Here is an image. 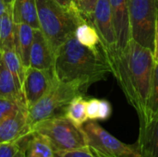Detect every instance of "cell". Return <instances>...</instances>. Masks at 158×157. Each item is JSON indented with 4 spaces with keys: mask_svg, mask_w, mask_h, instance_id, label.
Segmentation results:
<instances>
[{
    "mask_svg": "<svg viewBox=\"0 0 158 157\" xmlns=\"http://www.w3.org/2000/svg\"><path fill=\"white\" fill-rule=\"evenodd\" d=\"M108 64L129 104L137 112L140 130H144L149 123L148 105L156 64L153 51L131 40Z\"/></svg>",
    "mask_w": 158,
    "mask_h": 157,
    "instance_id": "1",
    "label": "cell"
},
{
    "mask_svg": "<svg viewBox=\"0 0 158 157\" xmlns=\"http://www.w3.org/2000/svg\"><path fill=\"white\" fill-rule=\"evenodd\" d=\"M56 79L79 84L85 92L92 84L103 81L111 73L102 47L92 49L80 43L74 35L56 50L53 67Z\"/></svg>",
    "mask_w": 158,
    "mask_h": 157,
    "instance_id": "2",
    "label": "cell"
},
{
    "mask_svg": "<svg viewBox=\"0 0 158 157\" xmlns=\"http://www.w3.org/2000/svg\"><path fill=\"white\" fill-rule=\"evenodd\" d=\"M40 30L55 50L74 35L76 28L87 20L81 11H71L55 0H35Z\"/></svg>",
    "mask_w": 158,
    "mask_h": 157,
    "instance_id": "3",
    "label": "cell"
},
{
    "mask_svg": "<svg viewBox=\"0 0 158 157\" xmlns=\"http://www.w3.org/2000/svg\"><path fill=\"white\" fill-rule=\"evenodd\" d=\"M31 130L44 137L56 153L88 146L81 127L77 126L65 116L38 122L31 127Z\"/></svg>",
    "mask_w": 158,
    "mask_h": 157,
    "instance_id": "4",
    "label": "cell"
},
{
    "mask_svg": "<svg viewBox=\"0 0 158 157\" xmlns=\"http://www.w3.org/2000/svg\"><path fill=\"white\" fill-rule=\"evenodd\" d=\"M84 93L85 91L77 83L63 82L56 80L48 92L28 108L31 126L32 127L36 123L51 118L65 116L66 109L71 100Z\"/></svg>",
    "mask_w": 158,
    "mask_h": 157,
    "instance_id": "5",
    "label": "cell"
},
{
    "mask_svg": "<svg viewBox=\"0 0 158 157\" xmlns=\"http://www.w3.org/2000/svg\"><path fill=\"white\" fill-rule=\"evenodd\" d=\"M157 0H129L131 40L154 52Z\"/></svg>",
    "mask_w": 158,
    "mask_h": 157,
    "instance_id": "6",
    "label": "cell"
},
{
    "mask_svg": "<svg viewBox=\"0 0 158 157\" xmlns=\"http://www.w3.org/2000/svg\"><path fill=\"white\" fill-rule=\"evenodd\" d=\"M81 129L87 145L102 157H142L137 143L127 144L120 142L95 120H87Z\"/></svg>",
    "mask_w": 158,
    "mask_h": 157,
    "instance_id": "7",
    "label": "cell"
},
{
    "mask_svg": "<svg viewBox=\"0 0 158 157\" xmlns=\"http://www.w3.org/2000/svg\"><path fill=\"white\" fill-rule=\"evenodd\" d=\"M95 28L101 42L102 50L109 63L118 55L117 41L109 0H97L89 21Z\"/></svg>",
    "mask_w": 158,
    "mask_h": 157,
    "instance_id": "8",
    "label": "cell"
},
{
    "mask_svg": "<svg viewBox=\"0 0 158 157\" xmlns=\"http://www.w3.org/2000/svg\"><path fill=\"white\" fill-rule=\"evenodd\" d=\"M54 69H38L26 68L22 93L28 108L40 100L56 81Z\"/></svg>",
    "mask_w": 158,
    "mask_h": 157,
    "instance_id": "9",
    "label": "cell"
},
{
    "mask_svg": "<svg viewBox=\"0 0 158 157\" xmlns=\"http://www.w3.org/2000/svg\"><path fill=\"white\" fill-rule=\"evenodd\" d=\"M115 30L118 54L121 53L131 41L129 20V0H109Z\"/></svg>",
    "mask_w": 158,
    "mask_h": 157,
    "instance_id": "10",
    "label": "cell"
},
{
    "mask_svg": "<svg viewBox=\"0 0 158 157\" xmlns=\"http://www.w3.org/2000/svg\"><path fill=\"white\" fill-rule=\"evenodd\" d=\"M56 50L40 29H34L30 50V67L49 69L54 67Z\"/></svg>",
    "mask_w": 158,
    "mask_h": 157,
    "instance_id": "11",
    "label": "cell"
},
{
    "mask_svg": "<svg viewBox=\"0 0 158 157\" xmlns=\"http://www.w3.org/2000/svg\"><path fill=\"white\" fill-rule=\"evenodd\" d=\"M31 131L28 107H22L0 122V143L15 141Z\"/></svg>",
    "mask_w": 158,
    "mask_h": 157,
    "instance_id": "12",
    "label": "cell"
},
{
    "mask_svg": "<svg viewBox=\"0 0 158 157\" xmlns=\"http://www.w3.org/2000/svg\"><path fill=\"white\" fill-rule=\"evenodd\" d=\"M34 29L24 22H14L15 51L25 68L30 67V50L33 39Z\"/></svg>",
    "mask_w": 158,
    "mask_h": 157,
    "instance_id": "13",
    "label": "cell"
},
{
    "mask_svg": "<svg viewBox=\"0 0 158 157\" xmlns=\"http://www.w3.org/2000/svg\"><path fill=\"white\" fill-rule=\"evenodd\" d=\"M12 12L15 23L24 22L33 29H40L35 0H13Z\"/></svg>",
    "mask_w": 158,
    "mask_h": 157,
    "instance_id": "14",
    "label": "cell"
},
{
    "mask_svg": "<svg viewBox=\"0 0 158 157\" xmlns=\"http://www.w3.org/2000/svg\"><path fill=\"white\" fill-rule=\"evenodd\" d=\"M137 143L142 157H158V121L140 130Z\"/></svg>",
    "mask_w": 158,
    "mask_h": 157,
    "instance_id": "15",
    "label": "cell"
},
{
    "mask_svg": "<svg viewBox=\"0 0 158 157\" xmlns=\"http://www.w3.org/2000/svg\"><path fill=\"white\" fill-rule=\"evenodd\" d=\"M0 97L25 101L23 93L18 88L14 78L6 67L0 54Z\"/></svg>",
    "mask_w": 158,
    "mask_h": 157,
    "instance_id": "16",
    "label": "cell"
},
{
    "mask_svg": "<svg viewBox=\"0 0 158 157\" xmlns=\"http://www.w3.org/2000/svg\"><path fill=\"white\" fill-rule=\"evenodd\" d=\"M6 49H15L12 6H7L6 10L0 17V52Z\"/></svg>",
    "mask_w": 158,
    "mask_h": 157,
    "instance_id": "17",
    "label": "cell"
},
{
    "mask_svg": "<svg viewBox=\"0 0 158 157\" xmlns=\"http://www.w3.org/2000/svg\"><path fill=\"white\" fill-rule=\"evenodd\" d=\"M1 56L7 69L12 74L16 85L22 92V84L24 81L26 68L22 65L15 49H6L1 51Z\"/></svg>",
    "mask_w": 158,
    "mask_h": 157,
    "instance_id": "18",
    "label": "cell"
},
{
    "mask_svg": "<svg viewBox=\"0 0 158 157\" xmlns=\"http://www.w3.org/2000/svg\"><path fill=\"white\" fill-rule=\"evenodd\" d=\"M74 36L80 43H81L86 47L92 49H97L101 47L100 37L95 28L88 20L81 22L76 28Z\"/></svg>",
    "mask_w": 158,
    "mask_h": 157,
    "instance_id": "19",
    "label": "cell"
},
{
    "mask_svg": "<svg viewBox=\"0 0 158 157\" xmlns=\"http://www.w3.org/2000/svg\"><path fill=\"white\" fill-rule=\"evenodd\" d=\"M32 131V130H31ZM56 152L48 142L40 134L32 131L31 138L25 152V157H55Z\"/></svg>",
    "mask_w": 158,
    "mask_h": 157,
    "instance_id": "20",
    "label": "cell"
},
{
    "mask_svg": "<svg viewBox=\"0 0 158 157\" xmlns=\"http://www.w3.org/2000/svg\"><path fill=\"white\" fill-rule=\"evenodd\" d=\"M65 117L79 127H81L88 120L86 114V100L83 98V94L77 95L71 100L66 109Z\"/></svg>",
    "mask_w": 158,
    "mask_h": 157,
    "instance_id": "21",
    "label": "cell"
},
{
    "mask_svg": "<svg viewBox=\"0 0 158 157\" xmlns=\"http://www.w3.org/2000/svg\"><path fill=\"white\" fill-rule=\"evenodd\" d=\"M31 134L32 131L15 141L0 143V157H25Z\"/></svg>",
    "mask_w": 158,
    "mask_h": 157,
    "instance_id": "22",
    "label": "cell"
},
{
    "mask_svg": "<svg viewBox=\"0 0 158 157\" xmlns=\"http://www.w3.org/2000/svg\"><path fill=\"white\" fill-rule=\"evenodd\" d=\"M148 112H149L148 125L152 122L158 121V63L156 62L155 64L152 88H151L149 105H148Z\"/></svg>",
    "mask_w": 158,
    "mask_h": 157,
    "instance_id": "23",
    "label": "cell"
},
{
    "mask_svg": "<svg viewBox=\"0 0 158 157\" xmlns=\"http://www.w3.org/2000/svg\"><path fill=\"white\" fill-rule=\"evenodd\" d=\"M22 107H28L24 101L0 97V122L18 112Z\"/></svg>",
    "mask_w": 158,
    "mask_h": 157,
    "instance_id": "24",
    "label": "cell"
},
{
    "mask_svg": "<svg viewBox=\"0 0 158 157\" xmlns=\"http://www.w3.org/2000/svg\"><path fill=\"white\" fill-rule=\"evenodd\" d=\"M55 157H102L91 147L86 146L83 148L66 151V152H57Z\"/></svg>",
    "mask_w": 158,
    "mask_h": 157,
    "instance_id": "25",
    "label": "cell"
},
{
    "mask_svg": "<svg viewBox=\"0 0 158 157\" xmlns=\"http://www.w3.org/2000/svg\"><path fill=\"white\" fill-rule=\"evenodd\" d=\"M100 99L91 98L86 100V114L88 120H98Z\"/></svg>",
    "mask_w": 158,
    "mask_h": 157,
    "instance_id": "26",
    "label": "cell"
},
{
    "mask_svg": "<svg viewBox=\"0 0 158 157\" xmlns=\"http://www.w3.org/2000/svg\"><path fill=\"white\" fill-rule=\"evenodd\" d=\"M96 3L97 0H78L79 9L88 21L91 20Z\"/></svg>",
    "mask_w": 158,
    "mask_h": 157,
    "instance_id": "27",
    "label": "cell"
},
{
    "mask_svg": "<svg viewBox=\"0 0 158 157\" xmlns=\"http://www.w3.org/2000/svg\"><path fill=\"white\" fill-rule=\"evenodd\" d=\"M111 113H112V106L110 103L104 99L100 100L98 120H106L111 116Z\"/></svg>",
    "mask_w": 158,
    "mask_h": 157,
    "instance_id": "28",
    "label": "cell"
},
{
    "mask_svg": "<svg viewBox=\"0 0 158 157\" xmlns=\"http://www.w3.org/2000/svg\"><path fill=\"white\" fill-rule=\"evenodd\" d=\"M61 6L71 11H80L78 6V0H55Z\"/></svg>",
    "mask_w": 158,
    "mask_h": 157,
    "instance_id": "29",
    "label": "cell"
},
{
    "mask_svg": "<svg viewBox=\"0 0 158 157\" xmlns=\"http://www.w3.org/2000/svg\"><path fill=\"white\" fill-rule=\"evenodd\" d=\"M154 58L155 61L158 63V12L156 17V33H155V48H154Z\"/></svg>",
    "mask_w": 158,
    "mask_h": 157,
    "instance_id": "30",
    "label": "cell"
},
{
    "mask_svg": "<svg viewBox=\"0 0 158 157\" xmlns=\"http://www.w3.org/2000/svg\"><path fill=\"white\" fill-rule=\"evenodd\" d=\"M6 7L7 6L6 5L4 0H0V17L5 13V11L6 10Z\"/></svg>",
    "mask_w": 158,
    "mask_h": 157,
    "instance_id": "31",
    "label": "cell"
},
{
    "mask_svg": "<svg viewBox=\"0 0 158 157\" xmlns=\"http://www.w3.org/2000/svg\"><path fill=\"white\" fill-rule=\"evenodd\" d=\"M4 2L6 3V6H12L13 4V0H4Z\"/></svg>",
    "mask_w": 158,
    "mask_h": 157,
    "instance_id": "32",
    "label": "cell"
},
{
    "mask_svg": "<svg viewBox=\"0 0 158 157\" xmlns=\"http://www.w3.org/2000/svg\"><path fill=\"white\" fill-rule=\"evenodd\" d=\"M0 54H1V52H0Z\"/></svg>",
    "mask_w": 158,
    "mask_h": 157,
    "instance_id": "33",
    "label": "cell"
},
{
    "mask_svg": "<svg viewBox=\"0 0 158 157\" xmlns=\"http://www.w3.org/2000/svg\"><path fill=\"white\" fill-rule=\"evenodd\" d=\"M157 1H158V0H157Z\"/></svg>",
    "mask_w": 158,
    "mask_h": 157,
    "instance_id": "34",
    "label": "cell"
}]
</instances>
